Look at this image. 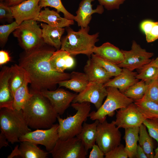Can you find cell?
Wrapping results in <instances>:
<instances>
[{
  "label": "cell",
  "mask_w": 158,
  "mask_h": 158,
  "mask_svg": "<svg viewBox=\"0 0 158 158\" xmlns=\"http://www.w3.org/2000/svg\"><path fill=\"white\" fill-rule=\"evenodd\" d=\"M54 51L42 47L26 52L20 59L19 65L29 76L30 90H54L59 83L71 78V73H59L52 68L49 60Z\"/></svg>",
  "instance_id": "6da1fadb"
},
{
  "label": "cell",
  "mask_w": 158,
  "mask_h": 158,
  "mask_svg": "<svg viewBox=\"0 0 158 158\" xmlns=\"http://www.w3.org/2000/svg\"><path fill=\"white\" fill-rule=\"evenodd\" d=\"M30 92L32 95L22 110L28 126L36 129L50 128L59 115L49 100L40 92Z\"/></svg>",
  "instance_id": "7a4b0ae2"
},
{
  "label": "cell",
  "mask_w": 158,
  "mask_h": 158,
  "mask_svg": "<svg viewBox=\"0 0 158 158\" xmlns=\"http://www.w3.org/2000/svg\"><path fill=\"white\" fill-rule=\"evenodd\" d=\"M66 29L67 35L61 40V49L67 51L72 56L83 54L90 56L93 54L95 44L99 40V32L89 35L88 26L81 28L77 32L69 26L66 27Z\"/></svg>",
  "instance_id": "3957f363"
},
{
  "label": "cell",
  "mask_w": 158,
  "mask_h": 158,
  "mask_svg": "<svg viewBox=\"0 0 158 158\" xmlns=\"http://www.w3.org/2000/svg\"><path fill=\"white\" fill-rule=\"evenodd\" d=\"M1 131L12 144L20 142L19 138L31 131L24 116L22 110L4 108L0 109Z\"/></svg>",
  "instance_id": "277c9868"
},
{
  "label": "cell",
  "mask_w": 158,
  "mask_h": 158,
  "mask_svg": "<svg viewBox=\"0 0 158 158\" xmlns=\"http://www.w3.org/2000/svg\"><path fill=\"white\" fill-rule=\"evenodd\" d=\"M71 106L76 111L75 114L64 119L61 118L59 115L57 117L59 137L61 140L76 136L80 132L83 123L89 117L91 110L90 103H72Z\"/></svg>",
  "instance_id": "5b68a950"
},
{
  "label": "cell",
  "mask_w": 158,
  "mask_h": 158,
  "mask_svg": "<svg viewBox=\"0 0 158 158\" xmlns=\"http://www.w3.org/2000/svg\"><path fill=\"white\" fill-rule=\"evenodd\" d=\"M107 88V94L104 103L96 111L90 113L89 117L92 121H102L106 119L107 116L112 117L115 111L127 107L134 102L116 88L108 87Z\"/></svg>",
  "instance_id": "8992f818"
},
{
  "label": "cell",
  "mask_w": 158,
  "mask_h": 158,
  "mask_svg": "<svg viewBox=\"0 0 158 158\" xmlns=\"http://www.w3.org/2000/svg\"><path fill=\"white\" fill-rule=\"evenodd\" d=\"M13 34L26 52L40 48L45 43L42 37V30L35 20L23 21L16 28Z\"/></svg>",
  "instance_id": "52a82bcc"
},
{
  "label": "cell",
  "mask_w": 158,
  "mask_h": 158,
  "mask_svg": "<svg viewBox=\"0 0 158 158\" xmlns=\"http://www.w3.org/2000/svg\"><path fill=\"white\" fill-rule=\"evenodd\" d=\"M96 142L104 154L121 144V134L114 121L99 122Z\"/></svg>",
  "instance_id": "ba28073f"
},
{
  "label": "cell",
  "mask_w": 158,
  "mask_h": 158,
  "mask_svg": "<svg viewBox=\"0 0 158 158\" xmlns=\"http://www.w3.org/2000/svg\"><path fill=\"white\" fill-rule=\"evenodd\" d=\"M87 153L76 136L64 140L59 139L50 152L54 158H85Z\"/></svg>",
  "instance_id": "9c48e42d"
},
{
  "label": "cell",
  "mask_w": 158,
  "mask_h": 158,
  "mask_svg": "<svg viewBox=\"0 0 158 158\" xmlns=\"http://www.w3.org/2000/svg\"><path fill=\"white\" fill-rule=\"evenodd\" d=\"M121 50L124 60L118 66L121 68H126L131 71L138 69L150 62L152 59L150 58L153 55V53L147 51L134 40L132 42L130 50Z\"/></svg>",
  "instance_id": "30bf717a"
},
{
  "label": "cell",
  "mask_w": 158,
  "mask_h": 158,
  "mask_svg": "<svg viewBox=\"0 0 158 158\" xmlns=\"http://www.w3.org/2000/svg\"><path fill=\"white\" fill-rule=\"evenodd\" d=\"M59 124H54L50 128L46 130L37 129L30 132L21 136L20 142L28 141L37 145L44 146L49 153L54 148L59 139Z\"/></svg>",
  "instance_id": "8fae6325"
},
{
  "label": "cell",
  "mask_w": 158,
  "mask_h": 158,
  "mask_svg": "<svg viewBox=\"0 0 158 158\" xmlns=\"http://www.w3.org/2000/svg\"><path fill=\"white\" fill-rule=\"evenodd\" d=\"M107 94V87L104 84L97 82H90L84 90L76 95L72 103H91L98 109L102 105Z\"/></svg>",
  "instance_id": "7c38bea8"
},
{
  "label": "cell",
  "mask_w": 158,
  "mask_h": 158,
  "mask_svg": "<svg viewBox=\"0 0 158 158\" xmlns=\"http://www.w3.org/2000/svg\"><path fill=\"white\" fill-rule=\"evenodd\" d=\"M146 119L134 102L117 111L115 125L125 129L139 127Z\"/></svg>",
  "instance_id": "4fadbf2b"
},
{
  "label": "cell",
  "mask_w": 158,
  "mask_h": 158,
  "mask_svg": "<svg viewBox=\"0 0 158 158\" xmlns=\"http://www.w3.org/2000/svg\"><path fill=\"white\" fill-rule=\"evenodd\" d=\"M50 102L53 109L58 115H62L69 107L76 94L63 89L40 92Z\"/></svg>",
  "instance_id": "5bb4252c"
},
{
  "label": "cell",
  "mask_w": 158,
  "mask_h": 158,
  "mask_svg": "<svg viewBox=\"0 0 158 158\" xmlns=\"http://www.w3.org/2000/svg\"><path fill=\"white\" fill-rule=\"evenodd\" d=\"M39 0H27L10 6L14 18L19 25L25 20H35L41 11Z\"/></svg>",
  "instance_id": "9a60e30c"
},
{
  "label": "cell",
  "mask_w": 158,
  "mask_h": 158,
  "mask_svg": "<svg viewBox=\"0 0 158 158\" xmlns=\"http://www.w3.org/2000/svg\"><path fill=\"white\" fill-rule=\"evenodd\" d=\"M11 67L4 66L0 72V109L4 108L13 109L14 96L11 92L9 81Z\"/></svg>",
  "instance_id": "2e32d148"
},
{
  "label": "cell",
  "mask_w": 158,
  "mask_h": 158,
  "mask_svg": "<svg viewBox=\"0 0 158 158\" xmlns=\"http://www.w3.org/2000/svg\"><path fill=\"white\" fill-rule=\"evenodd\" d=\"M95 0H82L80 3L74 20L77 22L78 25L81 28L88 26L93 14L96 13L102 14L103 13L104 7L100 5H98L96 9H93L91 4Z\"/></svg>",
  "instance_id": "e0dca14e"
},
{
  "label": "cell",
  "mask_w": 158,
  "mask_h": 158,
  "mask_svg": "<svg viewBox=\"0 0 158 158\" xmlns=\"http://www.w3.org/2000/svg\"><path fill=\"white\" fill-rule=\"evenodd\" d=\"M20 142L19 145L15 147L8 158L15 157L23 158H46L49 153L41 149L37 145L30 142Z\"/></svg>",
  "instance_id": "ac0fdd59"
},
{
  "label": "cell",
  "mask_w": 158,
  "mask_h": 158,
  "mask_svg": "<svg viewBox=\"0 0 158 158\" xmlns=\"http://www.w3.org/2000/svg\"><path fill=\"white\" fill-rule=\"evenodd\" d=\"M137 73L127 68H122L121 73L110 79L104 84L107 87H111L118 89L121 92L123 93L131 86L139 81L136 76Z\"/></svg>",
  "instance_id": "d6986e66"
},
{
  "label": "cell",
  "mask_w": 158,
  "mask_h": 158,
  "mask_svg": "<svg viewBox=\"0 0 158 158\" xmlns=\"http://www.w3.org/2000/svg\"><path fill=\"white\" fill-rule=\"evenodd\" d=\"M93 52L97 56L117 65L124 60L121 50L109 42L104 43L99 47L95 46Z\"/></svg>",
  "instance_id": "ffe728a7"
},
{
  "label": "cell",
  "mask_w": 158,
  "mask_h": 158,
  "mask_svg": "<svg viewBox=\"0 0 158 158\" xmlns=\"http://www.w3.org/2000/svg\"><path fill=\"white\" fill-rule=\"evenodd\" d=\"M49 61L53 69L61 73H64L66 69L72 68L75 64L73 56L61 49L54 51Z\"/></svg>",
  "instance_id": "44dd1931"
},
{
  "label": "cell",
  "mask_w": 158,
  "mask_h": 158,
  "mask_svg": "<svg viewBox=\"0 0 158 158\" xmlns=\"http://www.w3.org/2000/svg\"><path fill=\"white\" fill-rule=\"evenodd\" d=\"M35 21L45 23L51 26L60 28L69 27L73 25L74 23L73 20L62 18L57 11L50 10L47 7L41 11Z\"/></svg>",
  "instance_id": "7402d4cb"
},
{
  "label": "cell",
  "mask_w": 158,
  "mask_h": 158,
  "mask_svg": "<svg viewBox=\"0 0 158 158\" xmlns=\"http://www.w3.org/2000/svg\"><path fill=\"white\" fill-rule=\"evenodd\" d=\"M40 25L42 28V37L44 42L59 49L61 45V38L65 29L44 23H41Z\"/></svg>",
  "instance_id": "603a6c76"
},
{
  "label": "cell",
  "mask_w": 158,
  "mask_h": 158,
  "mask_svg": "<svg viewBox=\"0 0 158 158\" xmlns=\"http://www.w3.org/2000/svg\"><path fill=\"white\" fill-rule=\"evenodd\" d=\"M84 71L90 82H97L104 84L111 77L104 70L91 59L87 61L84 68Z\"/></svg>",
  "instance_id": "cb8c5ba5"
},
{
  "label": "cell",
  "mask_w": 158,
  "mask_h": 158,
  "mask_svg": "<svg viewBox=\"0 0 158 158\" xmlns=\"http://www.w3.org/2000/svg\"><path fill=\"white\" fill-rule=\"evenodd\" d=\"M99 122L96 120L92 123L84 122L80 132L76 136L81 140L87 152L96 142L97 127Z\"/></svg>",
  "instance_id": "d4e9b609"
},
{
  "label": "cell",
  "mask_w": 158,
  "mask_h": 158,
  "mask_svg": "<svg viewBox=\"0 0 158 158\" xmlns=\"http://www.w3.org/2000/svg\"><path fill=\"white\" fill-rule=\"evenodd\" d=\"M90 81L85 73L73 71L71 78L59 83L60 87H64L76 92L80 93L86 88Z\"/></svg>",
  "instance_id": "484cf974"
},
{
  "label": "cell",
  "mask_w": 158,
  "mask_h": 158,
  "mask_svg": "<svg viewBox=\"0 0 158 158\" xmlns=\"http://www.w3.org/2000/svg\"><path fill=\"white\" fill-rule=\"evenodd\" d=\"M30 80L27 73L25 72L24 82L22 85L15 92L13 109L17 110H22L32 95L28 87Z\"/></svg>",
  "instance_id": "4316f807"
},
{
  "label": "cell",
  "mask_w": 158,
  "mask_h": 158,
  "mask_svg": "<svg viewBox=\"0 0 158 158\" xmlns=\"http://www.w3.org/2000/svg\"><path fill=\"white\" fill-rule=\"evenodd\" d=\"M125 129L123 139L125 142V151L128 158H135L139 140V127L129 128Z\"/></svg>",
  "instance_id": "83f0119b"
},
{
  "label": "cell",
  "mask_w": 158,
  "mask_h": 158,
  "mask_svg": "<svg viewBox=\"0 0 158 158\" xmlns=\"http://www.w3.org/2000/svg\"><path fill=\"white\" fill-rule=\"evenodd\" d=\"M139 145L142 148L148 158H154V155L152 138L147 132V128L143 124L139 127Z\"/></svg>",
  "instance_id": "f1b7e54d"
},
{
  "label": "cell",
  "mask_w": 158,
  "mask_h": 158,
  "mask_svg": "<svg viewBox=\"0 0 158 158\" xmlns=\"http://www.w3.org/2000/svg\"><path fill=\"white\" fill-rule=\"evenodd\" d=\"M134 103L146 119L158 118V104L142 99Z\"/></svg>",
  "instance_id": "f546056e"
},
{
  "label": "cell",
  "mask_w": 158,
  "mask_h": 158,
  "mask_svg": "<svg viewBox=\"0 0 158 158\" xmlns=\"http://www.w3.org/2000/svg\"><path fill=\"white\" fill-rule=\"evenodd\" d=\"M11 67V72L9 84L10 91L14 96L15 92L24 82L26 71L19 65L15 64Z\"/></svg>",
  "instance_id": "4dcf8cb0"
},
{
  "label": "cell",
  "mask_w": 158,
  "mask_h": 158,
  "mask_svg": "<svg viewBox=\"0 0 158 158\" xmlns=\"http://www.w3.org/2000/svg\"><path fill=\"white\" fill-rule=\"evenodd\" d=\"M151 61L138 69V73L136 76L137 79L143 81L147 84L158 78V67Z\"/></svg>",
  "instance_id": "1f68e13d"
},
{
  "label": "cell",
  "mask_w": 158,
  "mask_h": 158,
  "mask_svg": "<svg viewBox=\"0 0 158 158\" xmlns=\"http://www.w3.org/2000/svg\"><path fill=\"white\" fill-rule=\"evenodd\" d=\"M147 84L143 81L141 80L135 83L123 93L127 97L133 99L134 101L142 99L147 90Z\"/></svg>",
  "instance_id": "d6a6232c"
},
{
  "label": "cell",
  "mask_w": 158,
  "mask_h": 158,
  "mask_svg": "<svg viewBox=\"0 0 158 158\" xmlns=\"http://www.w3.org/2000/svg\"><path fill=\"white\" fill-rule=\"evenodd\" d=\"M91 56L92 60L104 70L111 77L116 76L121 73L122 68L117 65L104 59L95 54H92Z\"/></svg>",
  "instance_id": "836d02e7"
},
{
  "label": "cell",
  "mask_w": 158,
  "mask_h": 158,
  "mask_svg": "<svg viewBox=\"0 0 158 158\" xmlns=\"http://www.w3.org/2000/svg\"><path fill=\"white\" fill-rule=\"evenodd\" d=\"M39 5L41 8L47 6L54 8L59 13L60 12L63 13L65 18L73 20H74L75 16L65 8L61 0H39Z\"/></svg>",
  "instance_id": "e575fe53"
},
{
  "label": "cell",
  "mask_w": 158,
  "mask_h": 158,
  "mask_svg": "<svg viewBox=\"0 0 158 158\" xmlns=\"http://www.w3.org/2000/svg\"><path fill=\"white\" fill-rule=\"evenodd\" d=\"M147 84L146 91L142 99L158 104V78Z\"/></svg>",
  "instance_id": "d590c367"
},
{
  "label": "cell",
  "mask_w": 158,
  "mask_h": 158,
  "mask_svg": "<svg viewBox=\"0 0 158 158\" xmlns=\"http://www.w3.org/2000/svg\"><path fill=\"white\" fill-rule=\"evenodd\" d=\"M143 124L147 128L150 136L157 141L158 146V118H146Z\"/></svg>",
  "instance_id": "8d00e7d4"
},
{
  "label": "cell",
  "mask_w": 158,
  "mask_h": 158,
  "mask_svg": "<svg viewBox=\"0 0 158 158\" xmlns=\"http://www.w3.org/2000/svg\"><path fill=\"white\" fill-rule=\"evenodd\" d=\"M18 25L15 21L10 24L0 26V41L2 44L4 45L6 43L10 34L13 32Z\"/></svg>",
  "instance_id": "74e56055"
},
{
  "label": "cell",
  "mask_w": 158,
  "mask_h": 158,
  "mask_svg": "<svg viewBox=\"0 0 158 158\" xmlns=\"http://www.w3.org/2000/svg\"><path fill=\"white\" fill-rule=\"evenodd\" d=\"M105 158H127L128 156L125 149V146L121 144L106 154Z\"/></svg>",
  "instance_id": "f35d334b"
},
{
  "label": "cell",
  "mask_w": 158,
  "mask_h": 158,
  "mask_svg": "<svg viewBox=\"0 0 158 158\" xmlns=\"http://www.w3.org/2000/svg\"><path fill=\"white\" fill-rule=\"evenodd\" d=\"M126 0H98L99 4L102 6L107 10L119 8L120 5Z\"/></svg>",
  "instance_id": "ab89813d"
},
{
  "label": "cell",
  "mask_w": 158,
  "mask_h": 158,
  "mask_svg": "<svg viewBox=\"0 0 158 158\" xmlns=\"http://www.w3.org/2000/svg\"><path fill=\"white\" fill-rule=\"evenodd\" d=\"M0 18H5L10 20H12L14 18L10 6L5 3H0Z\"/></svg>",
  "instance_id": "60d3db41"
},
{
  "label": "cell",
  "mask_w": 158,
  "mask_h": 158,
  "mask_svg": "<svg viewBox=\"0 0 158 158\" xmlns=\"http://www.w3.org/2000/svg\"><path fill=\"white\" fill-rule=\"evenodd\" d=\"M145 37L148 43L152 42L158 39V22H154L150 32Z\"/></svg>",
  "instance_id": "b9f144b4"
},
{
  "label": "cell",
  "mask_w": 158,
  "mask_h": 158,
  "mask_svg": "<svg viewBox=\"0 0 158 158\" xmlns=\"http://www.w3.org/2000/svg\"><path fill=\"white\" fill-rule=\"evenodd\" d=\"M90 152L89 158H103L105 155L104 153L97 145L95 144L92 147Z\"/></svg>",
  "instance_id": "7bdbcfd3"
},
{
  "label": "cell",
  "mask_w": 158,
  "mask_h": 158,
  "mask_svg": "<svg viewBox=\"0 0 158 158\" xmlns=\"http://www.w3.org/2000/svg\"><path fill=\"white\" fill-rule=\"evenodd\" d=\"M154 22L150 20H146L142 21L140 25L142 31L146 35L150 32Z\"/></svg>",
  "instance_id": "ee69618b"
},
{
  "label": "cell",
  "mask_w": 158,
  "mask_h": 158,
  "mask_svg": "<svg viewBox=\"0 0 158 158\" xmlns=\"http://www.w3.org/2000/svg\"><path fill=\"white\" fill-rule=\"evenodd\" d=\"M11 58L7 51L3 50L0 51V65L1 66L9 62Z\"/></svg>",
  "instance_id": "f6af8a7d"
},
{
  "label": "cell",
  "mask_w": 158,
  "mask_h": 158,
  "mask_svg": "<svg viewBox=\"0 0 158 158\" xmlns=\"http://www.w3.org/2000/svg\"><path fill=\"white\" fill-rule=\"evenodd\" d=\"M135 158H148L144 151L139 145H138L136 150Z\"/></svg>",
  "instance_id": "bcb514c9"
},
{
  "label": "cell",
  "mask_w": 158,
  "mask_h": 158,
  "mask_svg": "<svg viewBox=\"0 0 158 158\" xmlns=\"http://www.w3.org/2000/svg\"><path fill=\"white\" fill-rule=\"evenodd\" d=\"M9 145L8 142L5 134L1 131L0 133V148L3 147H7Z\"/></svg>",
  "instance_id": "7dc6e473"
},
{
  "label": "cell",
  "mask_w": 158,
  "mask_h": 158,
  "mask_svg": "<svg viewBox=\"0 0 158 158\" xmlns=\"http://www.w3.org/2000/svg\"><path fill=\"white\" fill-rule=\"evenodd\" d=\"M27 0H5V3L8 6H11L19 4Z\"/></svg>",
  "instance_id": "c3c4849f"
},
{
  "label": "cell",
  "mask_w": 158,
  "mask_h": 158,
  "mask_svg": "<svg viewBox=\"0 0 158 158\" xmlns=\"http://www.w3.org/2000/svg\"><path fill=\"white\" fill-rule=\"evenodd\" d=\"M152 63L158 67V56L155 59H152Z\"/></svg>",
  "instance_id": "681fc988"
},
{
  "label": "cell",
  "mask_w": 158,
  "mask_h": 158,
  "mask_svg": "<svg viewBox=\"0 0 158 158\" xmlns=\"http://www.w3.org/2000/svg\"><path fill=\"white\" fill-rule=\"evenodd\" d=\"M155 152L154 158H158V146L155 149Z\"/></svg>",
  "instance_id": "f907efd6"
},
{
  "label": "cell",
  "mask_w": 158,
  "mask_h": 158,
  "mask_svg": "<svg viewBox=\"0 0 158 158\" xmlns=\"http://www.w3.org/2000/svg\"><path fill=\"white\" fill-rule=\"evenodd\" d=\"M0 0L1 2H2V1H4L5 0Z\"/></svg>",
  "instance_id": "816d5d0a"
}]
</instances>
